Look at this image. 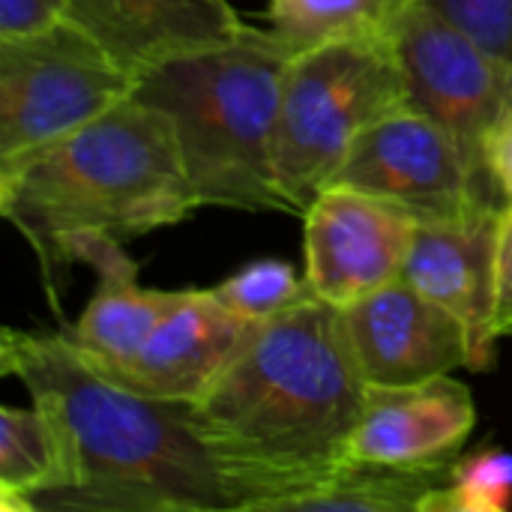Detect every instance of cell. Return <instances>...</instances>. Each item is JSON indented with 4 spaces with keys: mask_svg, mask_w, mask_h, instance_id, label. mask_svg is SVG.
I'll list each match as a JSON object with an SVG mask.
<instances>
[{
    "mask_svg": "<svg viewBox=\"0 0 512 512\" xmlns=\"http://www.w3.org/2000/svg\"><path fill=\"white\" fill-rule=\"evenodd\" d=\"M366 396L345 312L312 294L252 324L192 414L249 512H288L348 465Z\"/></svg>",
    "mask_w": 512,
    "mask_h": 512,
    "instance_id": "1",
    "label": "cell"
},
{
    "mask_svg": "<svg viewBox=\"0 0 512 512\" xmlns=\"http://www.w3.org/2000/svg\"><path fill=\"white\" fill-rule=\"evenodd\" d=\"M0 372L48 411L72 453V483L36 512H249L192 402L135 393L87 363L66 333L6 327Z\"/></svg>",
    "mask_w": 512,
    "mask_h": 512,
    "instance_id": "2",
    "label": "cell"
},
{
    "mask_svg": "<svg viewBox=\"0 0 512 512\" xmlns=\"http://www.w3.org/2000/svg\"><path fill=\"white\" fill-rule=\"evenodd\" d=\"M198 207L171 117L138 96L0 168V213L45 267L60 264L78 237L132 240L171 228Z\"/></svg>",
    "mask_w": 512,
    "mask_h": 512,
    "instance_id": "3",
    "label": "cell"
},
{
    "mask_svg": "<svg viewBox=\"0 0 512 512\" xmlns=\"http://www.w3.org/2000/svg\"><path fill=\"white\" fill-rule=\"evenodd\" d=\"M291 54L246 27L234 42L168 60L135 78L132 96L174 123L201 207L288 210L276 183L282 78Z\"/></svg>",
    "mask_w": 512,
    "mask_h": 512,
    "instance_id": "4",
    "label": "cell"
},
{
    "mask_svg": "<svg viewBox=\"0 0 512 512\" xmlns=\"http://www.w3.org/2000/svg\"><path fill=\"white\" fill-rule=\"evenodd\" d=\"M402 108L408 90L393 36L333 42L291 57L276 135V183L288 210L306 213L357 135Z\"/></svg>",
    "mask_w": 512,
    "mask_h": 512,
    "instance_id": "5",
    "label": "cell"
},
{
    "mask_svg": "<svg viewBox=\"0 0 512 512\" xmlns=\"http://www.w3.org/2000/svg\"><path fill=\"white\" fill-rule=\"evenodd\" d=\"M132 90L135 75L69 18L0 36V168L66 138Z\"/></svg>",
    "mask_w": 512,
    "mask_h": 512,
    "instance_id": "6",
    "label": "cell"
},
{
    "mask_svg": "<svg viewBox=\"0 0 512 512\" xmlns=\"http://www.w3.org/2000/svg\"><path fill=\"white\" fill-rule=\"evenodd\" d=\"M390 36L405 75L408 108L444 126L477 180L501 201L483 147L492 126L512 108L510 63L426 0H408Z\"/></svg>",
    "mask_w": 512,
    "mask_h": 512,
    "instance_id": "7",
    "label": "cell"
},
{
    "mask_svg": "<svg viewBox=\"0 0 512 512\" xmlns=\"http://www.w3.org/2000/svg\"><path fill=\"white\" fill-rule=\"evenodd\" d=\"M330 186L384 198L420 222H468L504 210L477 180L453 135L414 108L387 114L360 132Z\"/></svg>",
    "mask_w": 512,
    "mask_h": 512,
    "instance_id": "8",
    "label": "cell"
},
{
    "mask_svg": "<svg viewBox=\"0 0 512 512\" xmlns=\"http://www.w3.org/2000/svg\"><path fill=\"white\" fill-rule=\"evenodd\" d=\"M306 279L315 297L348 309L405 276L420 219L399 204L327 186L306 207Z\"/></svg>",
    "mask_w": 512,
    "mask_h": 512,
    "instance_id": "9",
    "label": "cell"
},
{
    "mask_svg": "<svg viewBox=\"0 0 512 512\" xmlns=\"http://www.w3.org/2000/svg\"><path fill=\"white\" fill-rule=\"evenodd\" d=\"M342 312L369 387L423 384L474 363L462 321L420 294L405 276Z\"/></svg>",
    "mask_w": 512,
    "mask_h": 512,
    "instance_id": "10",
    "label": "cell"
},
{
    "mask_svg": "<svg viewBox=\"0 0 512 512\" xmlns=\"http://www.w3.org/2000/svg\"><path fill=\"white\" fill-rule=\"evenodd\" d=\"M474 423V396L453 375L408 387H369L348 441V462L441 471L459 459Z\"/></svg>",
    "mask_w": 512,
    "mask_h": 512,
    "instance_id": "11",
    "label": "cell"
},
{
    "mask_svg": "<svg viewBox=\"0 0 512 512\" xmlns=\"http://www.w3.org/2000/svg\"><path fill=\"white\" fill-rule=\"evenodd\" d=\"M249 327L252 324L228 312L213 291H180L174 309L132 357L96 369L135 393L195 402L231 363Z\"/></svg>",
    "mask_w": 512,
    "mask_h": 512,
    "instance_id": "12",
    "label": "cell"
},
{
    "mask_svg": "<svg viewBox=\"0 0 512 512\" xmlns=\"http://www.w3.org/2000/svg\"><path fill=\"white\" fill-rule=\"evenodd\" d=\"M504 210L468 222H420L405 279L432 303L462 321L471 339V369L495 363V252Z\"/></svg>",
    "mask_w": 512,
    "mask_h": 512,
    "instance_id": "13",
    "label": "cell"
},
{
    "mask_svg": "<svg viewBox=\"0 0 512 512\" xmlns=\"http://www.w3.org/2000/svg\"><path fill=\"white\" fill-rule=\"evenodd\" d=\"M66 18L135 78L168 60L228 45L249 27L228 0H69Z\"/></svg>",
    "mask_w": 512,
    "mask_h": 512,
    "instance_id": "14",
    "label": "cell"
},
{
    "mask_svg": "<svg viewBox=\"0 0 512 512\" xmlns=\"http://www.w3.org/2000/svg\"><path fill=\"white\" fill-rule=\"evenodd\" d=\"M72 261L93 267L99 276L81 318L75 327L63 330L69 345L93 366H111L132 357L180 300V291L144 288L138 282V264L117 237L87 234L72 240L60 255V264Z\"/></svg>",
    "mask_w": 512,
    "mask_h": 512,
    "instance_id": "15",
    "label": "cell"
},
{
    "mask_svg": "<svg viewBox=\"0 0 512 512\" xmlns=\"http://www.w3.org/2000/svg\"><path fill=\"white\" fill-rule=\"evenodd\" d=\"M72 483V453L60 423L42 411H0V510L36 512L39 501Z\"/></svg>",
    "mask_w": 512,
    "mask_h": 512,
    "instance_id": "16",
    "label": "cell"
},
{
    "mask_svg": "<svg viewBox=\"0 0 512 512\" xmlns=\"http://www.w3.org/2000/svg\"><path fill=\"white\" fill-rule=\"evenodd\" d=\"M408 0H267V33L291 54L390 36Z\"/></svg>",
    "mask_w": 512,
    "mask_h": 512,
    "instance_id": "17",
    "label": "cell"
},
{
    "mask_svg": "<svg viewBox=\"0 0 512 512\" xmlns=\"http://www.w3.org/2000/svg\"><path fill=\"white\" fill-rule=\"evenodd\" d=\"M450 468L414 471L348 462L321 489L294 501L288 512H420L423 501L447 483Z\"/></svg>",
    "mask_w": 512,
    "mask_h": 512,
    "instance_id": "18",
    "label": "cell"
},
{
    "mask_svg": "<svg viewBox=\"0 0 512 512\" xmlns=\"http://www.w3.org/2000/svg\"><path fill=\"white\" fill-rule=\"evenodd\" d=\"M210 291L228 312H234L249 324L270 321L312 297L306 273L300 276L291 264L270 261V258L246 264L243 270H237L234 276H228L222 285Z\"/></svg>",
    "mask_w": 512,
    "mask_h": 512,
    "instance_id": "19",
    "label": "cell"
},
{
    "mask_svg": "<svg viewBox=\"0 0 512 512\" xmlns=\"http://www.w3.org/2000/svg\"><path fill=\"white\" fill-rule=\"evenodd\" d=\"M512 504V456L483 450L456 459L444 486H438L420 512H504Z\"/></svg>",
    "mask_w": 512,
    "mask_h": 512,
    "instance_id": "20",
    "label": "cell"
},
{
    "mask_svg": "<svg viewBox=\"0 0 512 512\" xmlns=\"http://www.w3.org/2000/svg\"><path fill=\"white\" fill-rule=\"evenodd\" d=\"M453 24L480 39L501 60H512V0H426ZM512 69V66H510Z\"/></svg>",
    "mask_w": 512,
    "mask_h": 512,
    "instance_id": "21",
    "label": "cell"
},
{
    "mask_svg": "<svg viewBox=\"0 0 512 512\" xmlns=\"http://www.w3.org/2000/svg\"><path fill=\"white\" fill-rule=\"evenodd\" d=\"M69 0H0V36H24L63 21Z\"/></svg>",
    "mask_w": 512,
    "mask_h": 512,
    "instance_id": "22",
    "label": "cell"
},
{
    "mask_svg": "<svg viewBox=\"0 0 512 512\" xmlns=\"http://www.w3.org/2000/svg\"><path fill=\"white\" fill-rule=\"evenodd\" d=\"M495 333L498 339L512 336V207H504L498 222L495 252Z\"/></svg>",
    "mask_w": 512,
    "mask_h": 512,
    "instance_id": "23",
    "label": "cell"
},
{
    "mask_svg": "<svg viewBox=\"0 0 512 512\" xmlns=\"http://www.w3.org/2000/svg\"><path fill=\"white\" fill-rule=\"evenodd\" d=\"M483 159L504 207H512V108L492 126L483 147Z\"/></svg>",
    "mask_w": 512,
    "mask_h": 512,
    "instance_id": "24",
    "label": "cell"
},
{
    "mask_svg": "<svg viewBox=\"0 0 512 512\" xmlns=\"http://www.w3.org/2000/svg\"><path fill=\"white\" fill-rule=\"evenodd\" d=\"M510 66H512V60H510Z\"/></svg>",
    "mask_w": 512,
    "mask_h": 512,
    "instance_id": "25",
    "label": "cell"
}]
</instances>
